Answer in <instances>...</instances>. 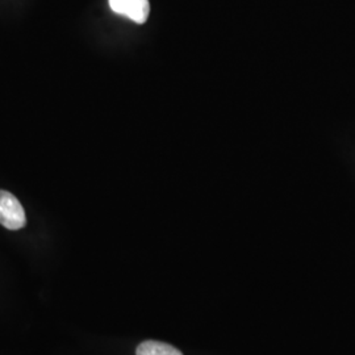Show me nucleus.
Returning a JSON list of instances; mask_svg holds the SVG:
<instances>
[{
	"mask_svg": "<svg viewBox=\"0 0 355 355\" xmlns=\"http://www.w3.org/2000/svg\"><path fill=\"white\" fill-rule=\"evenodd\" d=\"M114 13L125 16L137 24H144L150 13L149 0H108Z\"/></svg>",
	"mask_w": 355,
	"mask_h": 355,
	"instance_id": "f03ea898",
	"label": "nucleus"
},
{
	"mask_svg": "<svg viewBox=\"0 0 355 355\" xmlns=\"http://www.w3.org/2000/svg\"><path fill=\"white\" fill-rule=\"evenodd\" d=\"M137 355H183L177 347L159 341H145L136 350Z\"/></svg>",
	"mask_w": 355,
	"mask_h": 355,
	"instance_id": "7ed1b4c3",
	"label": "nucleus"
},
{
	"mask_svg": "<svg viewBox=\"0 0 355 355\" xmlns=\"http://www.w3.org/2000/svg\"><path fill=\"white\" fill-rule=\"evenodd\" d=\"M0 224L10 230L26 227V211L17 198L8 191L0 190Z\"/></svg>",
	"mask_w": 355,
	"mask_h": 355,
	"instance_id": "f257e3e1",
	"label": "nucleus"
}]
</instances>
